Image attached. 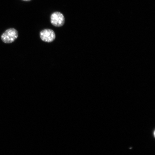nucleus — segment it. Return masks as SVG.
Segmentation results:
<instances>
[{"label": "nucleus", "mask_w": 155, "mask_h": 155, "mask_svg": "<svg viewBox=\"0 0 155 155\" xmlns=\"http://www.w3.org/2000/svg\"><path fill=\"white\" fill-rule=\"evenodd\" d=\"M18 37V32L16 30L13 28L8 29L2 35V40L6 44L12 43Z\"/></svg>", "instance_id": "1"}, {"label": "nucleus", "mask_w": 155, "mask_h": 155, "mask_svg": "<svg viewBox=\"0 0 155 155\" xmlns=\"http://www.w3.org/2000/svg\"><path fill=\"white\" fill-rule=\"evenodd\" d=\"M51 24L54 26L60 27L64 24L65 19L62 13L56 12L51 14L50 17Z\"/></svg>", "instance_id": "2"}, {"label": "nucleus", "mask_w": 155, "mask_h": 155, "mask_svg": "<svg viewBox=\"0 0 155 155\" xmlns=\"http://www.w3.org/2000/svg\"><path fill=\"white\" fill-rule=\"evenodd\" d=\"M22 1H31V0H22Z\"/></svg>", "instance_id": "4"}, {"label": "nucleus", "mask_w": 155, "mask_h": 155, "mask_svg": "<svg viewBox=\"0 0 155 155\" xmlns=\"http://www.w3.org/2000/svg\"><path fill=\"white\" fill-rule=\"evenodd\" d=\"M41 39L43 41L51 42L55 39L56 35L53 30L50 29H46L40 32Z\"/></svg>", "instance_id": "3"}]
</instances>
